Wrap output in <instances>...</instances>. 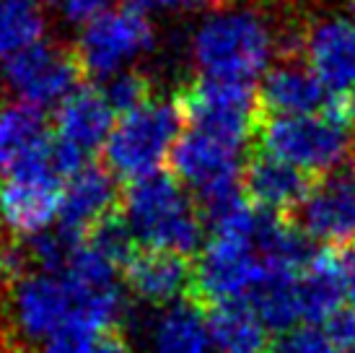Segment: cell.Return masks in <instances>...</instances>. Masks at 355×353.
<instances>
[{
    "mask_svg": "<svg viewBox=\"0 0 355 353\" xmlns=\"http://www.w3.org/2000/svg\"><path fill=\"white\" fill-rule=\"evenodd\" d=\"M286 40L265 8L234 0L210 8L192 29L189 58L202 79L252 83L272 68Z\"/></svg>",
    "mask_w": 355,
    "mask_h": 353,
    "instance_id": "6da1fadb",
    "label": "cell"
},
{
    "mask_svg": "<svg viewBox=\"0 0 355 353\" xmlns=\"http://www.w3.org/2000/svg\"><path fill=\"white\" fill-rule=\"evenodd\" d=\"M122 218L138 245L187 257L202 245V213L179 179L150 174L130 182L122 195Z\"/></svg>",
    "mask_w": 355,
    "mask_h": 353,
    "instance_id": "7a4b0ae2",
    "label": "cell"
},
{
    "mask_svg": "<svg viewBox=\"0 0 355 353\" xmlns=\"http://www.w3.org/2000/svg\"><path fill=\"white\" fill-rule=\"evenodd\" d=\"M179 99L150 97L138 109L119 115L104 146L107 169L117 179L138 182L158 174L164 161L171 158L184 125Z\"/></svg>",
    "mask_w": 355,
    "mask_h": 353,
    "instance_id": "3957f363",
    "label": "cell"
},
{
    "mask_svg": "<svg viewBox=\"0 0 355 353\" xmlns=\"http://www.w3.org/2000/svg\"><path fill=\"white\" fill-rule=\"evenodd\" d=\"M265 154L283 158L306 174H327L350 161L355 133L343 104L314 115H272L259 128Z\"/></svg>",
    "mask_w": 355,
    "mask_h": 353,
    "instance_id": "277c9868",
    "label": "cell"
},
{
    "mask_svg": "<svg viewBox=\"0 0 355 353\" xmlns=\"http://www.w3.org/2000/svg\"><path fill=\"white\" fill-rule=\"evenodd\" d=\"M156 47V29L148 13L122 6L112 8L78 34L76 58L91 79L107 81L132 68V63Z\"/></svg>",
    "mask_w": 355,
    "mask_h": 353,
    "instance_id": "5b68a950",
    "label": "cell"
},
{
    "mask_svg": "<svg viewBox=\"0 0 355 353\" xmlns=\"http://www.w3.org/2000/svg\"><path fill=\"white\" fill-rule=\"evenodd\" d=\"M101 88L78 86L55 112V143H52V167L62 179L86 167L91 156L107 146L117 122Z\"/></svg>",
    "mask_w": 355,
    "mask_h": 353,
    "instance_id": "8992f818",
    "label": "cell"
},
{
    "mask_svg": "<svg viewBox=\"0 0 355 353\" xmlns=\"http://www.w3.org/2000/svg\"><path fill=\"white\" fill-rule=\"evenodd\" d=\"M80 76L83 68L76 52L47 40L0 63L3 86L16 101L40 109L60 107L80 86Z\"/></svg>",
    "mask_w": 355,
    "mask_h": 353,
    "instance_id": "52a82bcc",
    "label": "cell"
},
{
    "mask_svg": "<svg viewBox=\"0 0 355 353\" xmlns=\"http://www.w3.org/2000/svg\"><path fill=\"white\" fill-rule=\"evenodd\" d=\"M262 273L265 265L252 239L210 236L192 270L189 296L200 306L241 302L249 299Z\"/></svg>",
    "mask_w": 355,
    "mask_h": 353,
    "instance_id": "ba28073f",
    "label": "cell"
},
{
    "mask_svg": "<svg viewBox=\"0 0 355 353\" xmlns=\"http://www.w3.org/2000/svg\"><path fill=\"white\" fill-rule=\"evenodd\" d=\"M114 288V286H109ZM107 288H89L73 281L68 273H24L13 288V322L24 340L40 345L68 320L89 296Z\"/></svg>",
    "mask_w": 355,
    "mask_h": 353,
    "instance_id": "9c48e42d",
    "label": "cell"
},
{
    "mask_svg": "<svg viewBox=\"0 0 355 353\" xmlns=\"http://www.w3.org/2000/svg\"><path fill=\"white\" fill-rule=\"evenodd\" d=\"M179 104H182V112H184L189 128L223 138V140L236 143L241 148L257 128L259 97H254L249 83L200 76L179 97Z\"/></svg>",
    "mask_w": 355,
    "mask_h": 353,
    "instance_id": "30bf717a",
    "label": "cell"
},
{
    "mask_svg": "<svg viewBox=\"0 0 355 353\" xmlns=\"http://www.w3.org/2000/svg\"><path fill=\"white\" fill-rule=\"evenodd\" d=\"M241 151L244 148L236 143L189 128L179 136L171 151V167L179 182L195 192L200 206H205L239 190V182L244 176Z\"/></svg>",
    "mask_w": 355,
    "mask_h": 353,
    "instance_id": "8fae6325",
    "label": "cell"
},
{
    "mask_svg": "<svg viewBox=\"0 0 355 353\" xmlns=\"http://www.w3.org/2000/svg\"><path fill=\"white\" fill-rule=\"evenodd\" d=\"M296 226L311 239L347 245L355 239V161H345L309 187L296 208Z\"/></svg>",
    "mask_w": 355,
    "mask_h": 353,
    "instance_id": "7c38bea8",
    "label": "cell"
},
{
    "mask_svg": "<svg viewBox=\"0 0 355 353\" xmlns=\"http://www.w3.org/2000/svg\"><path fill=\"white\" fill-rule=\"evenodd\" d=\"M306 65L314 70L329 94L355 91V19L340 13L314 16L298 37Z\"/></svg>",
    "mask_w": 355,
    "mask_h": 353,
    "instance_id": "4fadbf2b",
    "label": "cell"
},
{
    "mask_svg": "<svg viewBox=\"0 0 355 353\" xmlns=\"http://www.w3.org/2000/svg\"><path fill=\"white\" fill-rule=\"evenodd\" d=\"M62 176L52 167L0 179V224L19 236L52 229L60 216Z\"/></svg>",
    "mask_w": 355,
    "mask_h": 353,
    "instance_id": "5bb4252c",
    "label": "cell"
},
{
    "mask_svg": "<svg viewBox=\"0 0 355 353\" xmlns=\"http://www.w3.org/2000/svg\"><path fill=\"white\" fill-rule=\"evenodd\" d=\"M52 143L44 109L24 101L0 104V179L52 167Z\"/></svg>",
    "mask_w": 355,
    "mask_h": 353,
    "instance_id": "9a60e30c",
    "label": "cell"
},
{
    "mask_svg": "<svg viewBox=\"0 0 355 353\" xmlns=\"http://www.w3.org/2000/svg\"><path fill=\"white\" fill-rule=\"evenodd\" d=\"M117 176L107 167L86 164L62 182L58 226L76 236H86L96 224L112 216L117 206Z\"/></svg>",
    "mask_w": 355,
    "mask_h": 353,
    "instance_id": "2e32d148",
    "label": "cell"
},
{
    "mask_svg": "<svg viewBox=\"0 0 355 353\" xmlns=\"http://www.w3.org/2000/svg\"><path fill=\"white\" fill-rule=\"evenodd\" d=\"M122 275L132 294L156 306L174 304L192 288V268L187 265V257L164 249L143 247L132 252L122 268Z\"/></svg>",
    "mask_w": 355,
    "mask_h": 353,
    "instance_id": "e0dca14e",
    "label": "cell"
},
{
    "mask_svg": "<svg viewBox=\"0 0 355 353\" xmlns=\"http://www.w3.org/2000/svg\"><path fill=\"white\" fill-rule=\"evenodd\" d=\"M329 88L319 81L314 70L298 63L286 60L277 63L265 73L259 86V107L272 115H314L335 109Z\"/></svg>",
    "mask_w": 355,
    "mask_h": 353,
    "instance_id": "ac0fdd59",
    "label": "cell"
},
{
    "mask_svg": "<svg viewBox=\"0 0 355 353\" xmlns=\"http://www.w3.org/2000/svg\"><path fill=\"white\" fill-rule=\"evenodd\" d=\"M241 179H244L249 200L259 211L277 213V216L286 211H296L311 187L306 172L283 158L272 156V154H265V151L257 154L244 167Z\"/></svg>",
    "mask_w": 355,
    "mask_h": 353,
    "instance_id": "d6986e66",
    "label": "cell"
},
{
    "mask_svg": "<svg viewBox=\"0 0 355 353\" xmlns=\"http://www.w3.org/2000/svg\"><path fill=\"white\" fill-rule=\"evenodd\" d=\"M150 353H210L207 314L189 296L166 304L148 327Z\"/></svg>",
    "mask_w": 355,
    "mask_h": 353,
    "instance_id": "ffe728a7",
    "label": "cell"
},
{
    "mask_svg": "<svg viewBox=\"0 0 355 353\" xmlns=\"http://www.w3.org/2000/svg\"><path fill=\"white\" fill-rule=\"evenodd\" d=\"M207 330L216 353H265L270 348L265 322L247 299L210 306Z\"/></svg>",
    "mask_w": 355,
    "mask_h": 353,
    "instance_id": "44dd1931",
    "label": "cell"
},
{
    "mask_svg": "<svg viewBox=\"0 0 355 353\" xmlns=\"http://www.w3.org/2000/svg\"><path fill=\"white\" fill-rule=\"evenodd\" d=\"M298 275L301 273L265 268L262 278L257 281L254 291L247 299L259 314V320L265 322V327L283 333L304 320L301 299H298Z\"/></svg>",
    "mask_w": 355,
    "mask_h": 353,
    "instance_id": "7402d4cb",
    "label": "cell"
},
{
    "mask_svg": "<svg viewBox=\"0 0 355 353\" xmlns=\"http://www.w3.org/2000/svg\"><path fill=\"white\" fill-rule=\"evenodd\" d=\"M298 299L306 322H324L337 306H343L345 294L332 268L329 249L316 252L314 263L298 275Z\"/></svg>",
    "mask_w": 355,
    "mask_h": 353,
    "instance_id": "603a6c76",
    "label": "cell"
},
{
    "mask_svg": "<svg viewBox=\"0 0 355 353\" xmlns=\"http://www.w3.org/2000/svg\"><path fill=\"white\" fill-rule=\"evenodd\" d=\"M47 19L37 0H0V63L44 40Z\"/></svg>",
    "mask_w": 355,
    "mask_h": 353,
    "instance_id": "cb8c5ba5",
    "label": "cell"
},
{
    "mask_svg": "<svg viewBox=\"0 0 355 353\" xmlns=\"http://www.w3.org/2000/svg\"><path fill=\"white\" fill-rule=\"evenodd\" d=\"M104 97L112 104V109L117 115H125V112H132L138 109L146 99H150V83L140 73L135 70H125V73H117L112 79L104 81Z\"/></svg>",
    "mask_w": 355,
    "mask_h": 353,
    "instance_id": "d4e9b609",
    "label": "cell"
},
{
    "mask_svg": "<svg viewBox=\"0 0 355 353\" xmlns=\"http://www.w3.org/2000/svg\"><path fill=\"white\" fill-rule=\"evenodd\" d=\"M337 348L324 330L314 325H296L291 330L277 333V338L270 343L267 353H337Z\"/></svg>",
    "mask_w": 355,
    "mask_h": 353,
    "instance_id": "484cf974",
    "label": "cell"
},
{
    "mask_svg": "<svg viewBox=\"0 0 355 353\" xmlns=\"http://www.w3.org/2000/svg\"><path fill=\"white\" fill-rule=\"evenodd\" d=\"M324 333L329 335V340L337 348H353L355 345V304H343L337 306L335 312L324 320Z\"/></svg>",
    "mask_w": 355,
    "mask_h": 353,
    "instance_id": "4316f807",
    "label": "cell"
},
{
    "mask_svg": "<svg viewBox=\"0 0 355 353\" xmlns=\"http://www.w3.org/2000/svg\"><path fill=\"white\" fill-rule=\"evenodd\" d=\"M112 8H114V0H62L60 3L62 19L73 26H80V29Z\"/></svg>",
    "mask_w": 355,
    "mask_h": 353,
    "instance_id": "83f0119b",
    "label": "cell"
},
{
    "mask_svg": "<svg viewBox=\"0 0 355 353\" xmlns=\"http://www.w3.org/2000/svg\"><path fill=\"white\" fill-rule=\"evenodd\" d=\"M332 257V268L337 273V281L343 286V294L350 304H355V245H340L335 252H329Z\"/></svg>",
    "mask_w": 355,
    "mask_h": 353,
    "instance_id": "f1b7e54d",
    "label": "cell"
},
{
    "mask_svg": "<svg viewBox=\"0 0 355 353\" xmlns=\"http://www.w3.org/2000/svg\"><path fill=\"white\" fill-rule=\"evenodd\" d=\"M216 0H128V6L143 13H187L210 8Z\"/></svg>",
    "mask_w": 355,
    "mask_h": 353,
    "instance_id": "f546056e",
    "label": "cell"
},
{
    "mask_svg": "<svg viewBox=\"0 0 355 353\" xmlns=\"http://www.w3.org/2000/svg\"><path fill=\"white\" fill-rule=\"evenodd\" d=\"M96 353H132V348H130L125 340H119V338H104L101 340V345H99V351Z\"/></svg>",
    "mask_w": 355,
    "mask_h": 353,
    "instance_id": "4dcf8cb0",
    "label": "cell"
},
{
    "mask_svg": "<svg viewBox=\"0 0 355 353\" xmlns=\"http://www.w3.org/2000/svg\"><path fill=\"white\" fill-rule=\"evenodd\" d=\"M37 3H42V6H60L62 0H37Z\"/></svg>",
    "mask_w": 355,
    "mask_h": 353,
    "instance_id": "1f68e13d",
    "label": "cell"
},
{
    "mask_svg": "<svg viewBox=\"0 0 355 353\" xmlns=\"http://www.w3.org/2000/svg\"><path fill=\"white\" fill-rule=\"evenodd\" d=\"M345 353H355V345H353V348H347V351Z\"/></svg>",
    "mask_w": 355,
    "mask_h": 353,
    "instance_id": "d6a6232c",
    "label": "cell"
},
{
    "mask_svg": "<svg viewBox=\"0 0 355 353\" xmlns=\"http://www.w3.org/2000/svg\"><path fill=\"white\" fill-rule=\"evenodd\" d=\"M353 19H355V0H353Z\"/></svg>",
    "mask_w": 355,
    "mask_h": 353,
    "instance_id": "836d02e7",
    "label": "cell"
}]
</instances>
